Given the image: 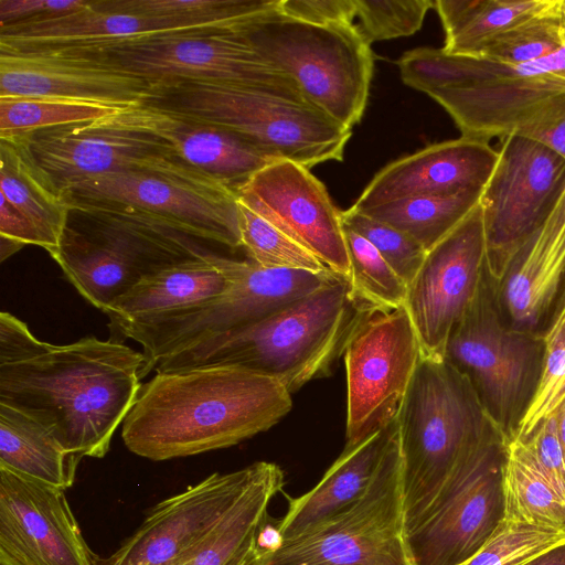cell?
I'll return each mask as SVG.
<instances>
[{
	"label": "cell",
	"mask_w": 565,
	"mask_h": 565,
	"mask_svg": "<svg viewBox=\"0 0 565 565\" xmlns=\"http://www.w3.org/2000/svg\"><path fill=\"white\" fill-rule=\"evenodd\" d=\"M291 394L275 379L235 366L156 372L121 427L135 455L162 461L227 448L277 424Z\"/></svg>",
	"instance_id": "1"
},
{
	"label": "cell",
	"mask_w": 565,
	"mask_h": 565,
	"mask_svg": "<svg viewBox=\"0 0 565 565\" xmlns=\"http://www.w3.org/2000/svg\"><path fill=\"white\" fill-rule=\"evenodd\" d=\"M142 352L85 337L0 365V403L43 424L70 452L103 458L141 388Z\"/></svg>",
	"instance_id": "2"
},
{
	"label": "cell",
	"mask_w": 565,
	"mask_h": 565,
	"mask_svg": "<svg viewBox=\"0 0 565 565\" xmlns=\"http://www.w3.org/2000/svg\"><path fill=\"white\" fill-rule=\"evenodd\" d=\"M375 312L353 297L347 278L339 277L258 322L162 358L153 371L243 367L275 379L291 394L329 374L353 334Z\"/></svg>",
	"instance_id": "3"
},
{
	"label": "cell",
	"mask_w": 565,
	"mask_h": 565,
	"mask_svg": "<svg viewBox=\"0 0 565 565\" xmlns=\"http://www.w3.org/2000/svg\"><path fill=\"white\" fill-rule=\"evenodd\" d=\"M396 422L406 537L462 457L498 425L466 375L446 360L424 356Z\"/></svg>",
	"instance_id": "4"
},
{
	"label": "cell",
	"mask_w": 565,
	"mask_h": 565,
	"mask_svg": "<svg viewBox=\"0 0 565 565\" xmlns=\"http://www.w3.org/2000/svg\"><path fill=\"white\" fill-rule=\"evenodd\" d=\"M149 103L232 134L273 160L308 169L342 161L352 129L317 108L258 88L202 81L151 84Z\"/></svg>",
	"instance_id": "5"
},
{
	"label": "cell",
	"mask_w": 565,
	"mask_h": 565,
	"mask_svg": "<svg viewBox=\"0 0 565 565\" xmlns=\"http://www.w3.org/2000/svg\"><path fill=\"white\" fill-rule=\"evenodd\" d=\"M237 29L270 66L294 81L308 105L347 128L360 122L374 61L358 25L312 24L277 7Z\"/></svg>",
	"instance_id": "6"
},
{
	"label": "cell",
	"mask_w": 565,
	"mask_h": 565,
	"mask_svg": "<svg viewBox=\"0 0 565 565\" xmlns=\"http://www.w3.org/2000/svg\"><path fill=\"white\" fill-rule=\"evenodd\" d=\"M200 241L118 214L71 211L51 257L78 294L105 312L143 278L215 254Z\"/></svg>",
	"instance_id": "7"
},
{
	"label": "cell",
	"mask_w": 565,
	"mask_h": 565,
	"mask_svg": "<svg viewBox=\"0 0 565 565\" xmlns=\"http://www.w3.org/2000/svg\"><path fill=\"white\" fill-rule=\"evenodd\" d=\"M237 26L218 32L163 33L102 43L63 44L29 52L86 58L124 70L150 84L214 82L258 88L306 103L294 81L270 66Z\"/></svg>",
	"instance_id": "8"
},
{
	"label": "cell",
	"mask_w": 565,
	"mask_h": 565,
	"mask_svg": "<svg viewBox=\"0 0 565 565\" xmlns=\"http://www.w3.org/2000/svg\"><path fill=\"white\" fill-rule=\"evenodd\" d=\"M231 269L233 285L214 300L109 326L111 335L129 338L142 347L141 379L153 371L162 358L210 337L258 322L342 277L332 270L265 268L252 260L232 258Z\"/></svg>",
	"instance_id": "9"
},
{
	"label": "cell",
	"mask_w": 565,
	"mask_h": 565,
	"mask_svg": "<svg viewBox=\"0 0 565 565\" xmlns=\"http://www.w3.org/2000/svg\"><path fill=\"white\" fill-rule=\"evenodd\" d=\"M495 288L486 271L475 300L448 340L444 360L468 377L509 443L539 383L544 341L534 331L502 322Z\"/></svg>",
	"instance_id": "10"
},
{
	"label": "cell",
	"mask_w": 565,
	"mask_h": 565,
	"mask_svg": "<svg viewBox=\"0 0 565 565\" xmlns=\"http://www.w3.org/2000/svg\"><path fill=\"white\" fill-rule=\"evenodd\" d=\"M263 548V565H412L397 428L365 493L330 519Z\"/></svg>",
	"instance_id": "11"
},
{
	"label": "cell",
	"mask_w": 565,
	"mask_h": 565,
	"mask_svg": "<svg viewBox=\"0 0 565 565\" xmlns=\"http://www.w3.org/2000/svg\"><path fill=\"white\" fill-rule=\"evenodd\" d=\"M507 445L495 426L462 457L405 537L412 565H459L490 540L505 514Z\"/></svg>",
	"instance_id": "12"
},
{
	"label": "cell",
	"mask_w": 565,
	"mask_h": 565,
	"mask_svg": "<svg viewBox=\"0 0 565 565\" xmlns=\"http://www.w3.org/2000/svg\"><path fill=\"white\" fill-rule=\"evenodd\" d=\"M71 211L118 214L188 236L242 247L237 195L147 172H118L61 189Z\"/></svg>",
	"instance_id": "13"
},
{
	"label": "cell",
	"mask_w": 565,
	"mask_h": 565,
	"mask_svg": "<svg viewBox=\"0 0 565 565\" xmlns=\"http://www.w3.org/2000/svg\"><path fill=\"white\" fill-rule=\"evenodd\" d=\"M498 162L480 196L487 271L500 287L527 238L565 191V158L521 135L502 138Z\"/></svg>",
	"instance_id": "14"
},
{
	"label": "cell",
	"mask_w": 565,
	"mask_h": 565,
	"mask_svg": "<svg viewBox=\"0 0 565 565\" xmlns=\"http://www.w3.org/2000/svg\"><path fill=\"white\" fill-rule=\"evenodd\" d=\"M452 118L461 137L489 142L565 117V47L500 75L425 93Z\"/></svg>",
	"instance_id": "15"
},
{
	"label": "cell",
	"mask_w": 565,
	"mask_h": 565,
	"mask_svg": "<svg viewBox=\"0 0 565 565\" xmlns=\"http://www.w3.org/2000/svg\"><path fill=\"white\" fill-rule=\"evenodd\" d=\"M19 139L60 191L85 179L131 171L203 189L233 191L178 160L156 137L100 120L42 129Z\"/></svg>",
	"instance_id": "16"
},
{
	"label": "cell",
	"mask_w": 565,
	"mask_h": 565,
	"mask_svg": "<svg viewBox=\"0 0 565 565\" xmlns=\"http://www.w3.org/2000/svg\"><path fill=\"white\" fill-rule=\"evenodd\" d=\"M347 372V445L392 424L423 359L406 309L375 312L351 338Z\"/></svg>",
	"instance_id": "17"
},
{
	"label": "cell",
	"mask_w": 565,
	"mask_h": 565,
	"mask_svg": "<svg viewBox=\"0 0 565 565\" xmlns=\"http://www.w3.org/2000/svg\"><path fill=\"white\" fill-rule=\"evenodd\" d=\"M486 271L487 243L478 204L426 252L407 286L404 308L424 358L444 360L448 340L475 300Z\"/></svg>",
	"instance_id": "18"
},
{
	"label": "cell",
	"mask_w": 565,
	"mask_h": 565,
	"mask_svg": "<svg viewBox=\"0 0 565 565\" xmlns=\"http://www.w3.org/2000/svg\"><path fill=\"white\" fill-rule=\"evenodd\" d=\"M236 195L330 270L348 279L341 211L308 168L286 159L274 160L253 174Z\"/></svg>",
	"instance_id": "19"
},
{
	"label": "cell",
	"mask_w": 565,
	"mask_h": 565,
	"mask_svg": "<svg viewBox=\"0 0 565 565\" xmlns=\"http://www.w3.org/2000/svg\"><path fill=\"white\" fill-rule=\"evenodd\" d=\"M260 461L214 472L157 503L142 523L98 565H175L235 504L256 477Z\"/></svg>",
	"instance_id": "20"
},
{
	"label": "cell",
	"mask_w": 565,
	"mask_h": 565,
	"mask_svg": "<svg viewBox=\"0 0 565 565\" xmlns=\"http://www.w3.org/2000/svg\"><path fill=\"white\" fill-rule=\"evenodd\" d=\"M58 489L0 468V565H98Z\"/></svg>",
	"instance_id": "21"
},
{
	"label": "cell",
	"mask_w": 565,
	"mask_h": 565,
	"mask_svg": "<svg viewBox=\"0 0 565 565\" xmlns=\"http://www.w3.org/2000/svg\"><path fill=\"white\" fill-rule=\"evenodd\" d=\"M490 142L460 137L429 145L382 168L352 205L482 191L498 162Z\"/></svg>",
	"instance_id": "22"
},
{
	"label": "cell",
	"mask_w": 565,
	"mask_h": 565,
	"mask_svg": "<svg viewBox=\"0 0 565 565\" xmlns=\"http://www.w3.org/2000/svg\"><path fill=\"white\" fill-rule=\"evenodd\" d=\"M99 120L156 137L178 160L235 193L253 174L274 161L232 134L145 102Z\"/></svg>",
	"instance_id": "23"
},
{
	"label": "cell",
	"mask_w": 565,
	"mask_h": 565,
	"mask_svg": "<svg viewBox=\"0 0 565 565\" xmlns=\"http://www.w3.org/2000/svg\"><path fill=\"white\" fill-rule=\"evenodd\" d=\"M151 84L124 70L49 53L0 52V97H61L121 107L143 103Z\"/></svg>",
	"instance_id": "24"
},
{
	"label": "cell",
	"mask_w": 565,
	"mask_h": 565,
	"mask_svg": "<svg viewBox=\"0 0 565 565\" xmlns=\"http://www.w3.org/2000/svg\"><path fill=\"white\" fill-rule=\"evenodd\" d=\"M565 279V191L513 258L501 288L511 326L534 331Z\"/></svg>",
	"instance_id": "25"
},
{
	"label": "cell",
	"mask_w": 565,
	"mask_h": 565,
	"mask_svg": "<svg viewBox=\"0 0 565 565\" xmlns=\"http://www.w3.org/2000/svg\"><path fill=\"white\" fill-rule=\"evenodd\" d=\"M396 428L395 419L363 440L345 445L310 491L289 499L288 511L276 529L277 542L307 531L358 501L369 488Z\"/></svg>",
	"instance_id": "26"
},
{
	"label": "cell",
	"mask_w": 565,
	"mask_h": 565,
	"mask_svg": "<svg viewBox=\"0 0 565 565\" xmlns=\"http://www.w3.org/2000/svg\"><path fill=\"white\" fill-rule=\"evenodd\" d=\"M231 258L213 254L169 266L143 278L104 313L109 326L206 303L233 285Z\"/></svg>",
	"instance_id": "27"
},
{
	"label": "cell",
	"mask_w": 565,
	"mask_h": 565,
	"mask_svg": "<svg viewBox=\"0 0 565 565\" xmlns=\"http://www.w3.org/2000/svg\"><path fill=\"white\" fill-rule=\"evenodd\" d=\"M0 194L28 221L51 255L61 243L71 207L19 138L0 139Z\"/></svg>",
	"instance_id": "28"
},
{
	"label": "cell",
	"mask_w": 565,
	"mask_h": 565,
	"mask_svg": "<svg viewBox=\"0 0 565 565\" xmlns=\"http://www.w3.org/2000/svg\"><path fill=\"white\" fill-rule=\"evenodd\" d=\"M81 460L43 424L0 403V468L66 490Z\"/></svg>",
	"instance_id": "29"
},
{
	"label": "cell",
	"mask_w": 565,
	"mask_h": 565,
	"mask_svg": "<svg viewBox=\"0 0 565 565\" xmlns=\"http://www.w3.org/2000/svg\"><path fill=\"white\" fill-rule=\"evenodd\" d=\"M284 486V472L260 461L259 470L235 504L175 565H225L258 532L273 497Z\"/></svg>",
	"instance_id": "30"
},
{
	"label": "cell",
	"mask_w": 565,
	"mask_h": 565,
	"mask_svg": "<svg viewBox=\"0 0 565 565\" xmlns=\"http://www.w3.org/2000/svg\"><path fill=\"white\" fill-rule=\"evenodd\" d=\"M553 0H435L445 52L477 54L489 41L545 10Z\"/></svg>",
	"instance_id": "31"
},
{
	"label": "cell",
	"mask_w": 565,
	"mask_h": 565,
	"mask_svg": "<svg viewBox=\"0 0 565 565\" xmlns=\"http://www.w3.org/2000/svg\"><path fill=\"white\" fill-rule=\"evenodd\" d=\"M509 522L565 532V498L546 478L524 441L507 445L503 476Z\"/></svg>",
	"instance_id": "32"
},
{
	"label": "cell",
	"mask_w": 565,
	"mask_h": 565,
	"mask_svg": "<svg viewBox=\"0 0 565 565\" xmlns=\"http://www.w3.org/2000/svg\"><path fill=\"white\" fill-rule=\"evenodd\" d=\"M481 193L406 198L358 211L397 228L428 250L479 204Z\"/></svg>",
	"instance_id": "33"
},
{
	"label": "cell",
	"mask_w": 565,
	"mask_h": 565,
	"mask_svg": "<svg viewBox=\"0 0 565 565\" xmlns=\"http://www.w3.org/2000/svg\"><path fill=\"white\" fill-rule=\"evenodd\" d=\"M126 108L61 97H0V139L29 136L42 129L92 122Z\"/></svg>",
	"instance_id": "34"
},
{
	"label": "cell",
	"mask_w": 565,
	"mask_h": 565,
	"mask_svg": "<svg viewBox=\"0 0 565 565\" xmlns=\"http://www.w3.org/2000/svg\"><path fill=\"white\" fill-rule=\"evenodd\" d=\"M565 47V0H553L540 13L489 41L473 56L515 66Z\"/></svg>",
	"instance_id": "35"
},
{
	"label": "cell",
	"mask_w": 565,
	"mask_h": 565,
	"mask_svg": "<svg viewBox=\"0 0 565 565\" xmlns=\"http://www.w3.org/2000/svg\"><path fill=\"white\" fill-rule=\"evenodd\" d=\"M343 234L353 297L377 312L403 308L407 296L404 280L367 239L345 225Z\"/></svg>",
	"instance_id": "36"
},
{
	"label": "cell",
	"mask_w": 565,
	"mask_h": 565,
	"mask_svg": "<svg viewBox=\"0 0 565 565\" xmlns=\"http://www.w3.org/2000/svg\"><path fill=\"white\" fill-rule=\"evenodd\" d=\"M109 11L194 24L238 23L275 9L279 0H106L96 1Z\"/></svg>",
	"instance_id": "37"
},
{
	"label": "cell",
	"mask_w": 565,
	"mask_h": 565,
	"mask_svg": "<svg viewBox=\"0 0 565 565\" xmlns=\"http://www.w3.org/2000/svg\"><path fill=\"white\" fill-rule=\"evenodd\" d=\"M242 247L265 268L330 270L313 254L237 199Z\"/></svg>",
	"instance_id": "38"
},
{
	"label": "cell",
	"mask_w": 565,
	"mask_h": 565,
	"mask_svg": "<svg viewBox=\"0 0 565 565\" xmlns=\"http://www.w3.org/2000/svg\"><path fill=\"white\" fill-rule=\"evenodd\" d=\"M543 341L539 383L513 438L527 437L565 397V303L555 311Z\"/></svg>",
	"instance_id": "39"
},
{
	"label": "cell",
	"mask_w": 565,
	"mask_h": 565,
	"mask_svg": "<svg viewBox=\"0 0 565 565\" xmlns=\"http://www.w3.org/2000/svg\"><path fill=\"white\" fill-rule=\"evenodd\" d=\"M565 542V532L503 520L490 540L459 565H521Z\"/></svg>",
	"instance_id": "40"
},
{
	"label": "cell",
	"mask_w": 565,
	"mask_h": 565,
	"mask_svg": "<svg viewBox=\"0 0 565 565\" xmlns=\"http://www.w3.org/2000/svg\"><path fill=\"white\" fill-rule=\"evenodd\" d=\"M341 218L343 225L367 239L408 286L427 250L405 233L352 206L341 211Z\"/></svg>",
	"instance_id": "41"
},
{
	"label": "cell",
	"mask_w": 565,
	"mask_h": 565,
	"mask_svg": "<svg viewBox=\"0 0 565 565\" xmlns=\"http://www.w3.org/2000/svg\"><path fill=\"white\" fill-rule=\"evenodd\" d=\"M358 25L364 40L375 41L409 36L423 24L426 13L434 8L431 0H355Z\"/></svg>",
	"instance_id": "42"
},
{
	"label": "cell",
	"mask_w": 565,
	"mask_h": 565,
	"mask_svg": "<svg viewBox=\"0 0 565 565\" xmlns=\"http://www.w3.org/2000/svg\"><path fill=\"white\" fill-rule=\"evenodd\" d=\"M521 440L530 448L546 478L565 498V456L555 411Z\"/></svg>",
	"instance_id": "43"
},
{
	"label": "cell",
	"mask_w": 565,
	"mask_h": 565,
	"mask_svg": "<svg viewBox=\"0 0 565 565\" xmlns=\"http://www.w3.org/2000/svg\"><path fill=\"white\" fill-rule=\"evenodd\" d=\"M278 9L288 17L319 25L352 24L356 17L355 0H280Z\"/></svg>",
	"instance_id": "44"
},
{
	"label": "cell",
	"mask_w": 565,
	"mask_h": 565,
	"mask_svg": "<svg viewBox=\"0 0 565 565\" xmlns=\"http://www.w3.org/2000/svg\"><path fill=\"white\" fill-rule=\"evenodd\" d=\"M50 347L36 339L17 317L6 311L0 313V365L30 360Z\"/></svg>",
	"instance_id": "45"
},
{
	"label": "cell",
	"mask_w": 565,
	"mask_h": 565,
	"mask_svg": "<svg viewBox=\"0 0 565 565\" xmlns=\"http://www.w3.org/2000/svg\"><path fill=\"white\" fill-rule=\"evenodd\" d=\"M86 0H0V26L68 14L85 8Z\"/></svg>",
	"instance_id": "46"
},
{
	"label": "cell",
	"mask_w": 565,
	"mask_h": 565,
	"mask_svg": "<svg viewBox=\"0 0 565 565\" xmlns=\"http://www.w3.org/2000/svg\"><path fill=\"white\" fill-rule=\"evenodd\" d=\"M0 196V237L22 246H40L39 238L28 221L3 195Z\"/></svg>",
	"instance_id": "47"
},
{
	"label": "cell",
	"mask_w": 565,
	"mask_h": 565,
	"mask_svg": "<svg viewBox=\"0 0 565 565\" xmlns=\"http://www.w3.org/2000/svg\"><path fill=\"white\" fill-rule=\"evenodd\" d=\"M521 136L533 139L565 158V117L532 129Z\"/></svg>",
	"instance_id": "48"
},
{
	"label": "cell",
	"mask_w": 565,
	"mask_h": 565,
	"mask_svg": "<svg viewBox=\"0 0 565 565\" xmlns=\"http://www.w3.org/2000/svg\"><path fill=\"white\" fill-rule=\"evenodd\" d=\"M256 537L257 533L225 565H263V548Z\"/></svg>",
	"instance_id": "49"
},
{
	"label": "cell",
	"mask_w": 565,
	"mask_h": 565,
	"mask_svg": "<svg viewBox=\"0 0 565 565\" xmlns=\"http://www.w3.org/2000/svg\"><path fill=\"white\" fill-rule=\"evenodd\" d=\"M521 565H565V542L537 554Z\"/></svg>",
	"instance_id": "50"
},
{
	"label": "cell",
	"mask_w": 565,
	"mask_h": 565,
	"mask_svg": "<svg viewBox=\"0 0 565 565\" xmlns=\"http://www.w3.org/2000/svg\"><path fill=\"white\" fill-rule=\"evenodd\" d=\"M555 413L557 418L558 435L565 456V397L563 398L558 407L555 409Z\"/></svg>",
	"instance_id": "51"
},
{
	"label": "cell",
	"mask_w": 565,
	"mask_h": 565,
	"mask_svg": "<svg viewBox=\"0 0 565 565\" xmlns=\"http://www.w3.org/2000/svg\"><path fill=\"white\" fill-rule=\"evenodd\" d=\"M565 303V279H564V287H563V291L561 294V297H559V300L556 302V307H555V311Z\"/></svg>",
	"instance_id": "52"
}]
</instances>
